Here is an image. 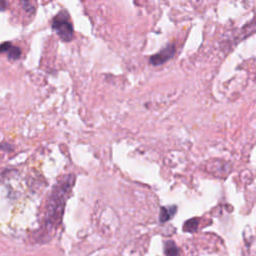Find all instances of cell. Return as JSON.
<instances>
[{
    "instance_id": "6da1fadb",
    "label": "cell",
    "mask_w": 256,
    "mask_h": 256,
    "mask_svg": "<svg viewBox=\"0 0 256 256\" xmlns=\"http://www.w3.org/2000/svg\"><path fill=\"white\" fill-rule=\"evenodd\" d=\"M73 184H74V175H68L65 176L60 183H58L52 190L48 199L44 223L49 232L51 230L57 229L59 226L66 199L69 196Z\"/></svg>"
},
{
    "instance_id": "7a4b0ae2",
    "label": "cell",
    "mask_w": 256,
    "mask_h": 256,
    "mask_svg": "<svg viewBox=\"0 0 256 256\" xmlns=\"http://www.w3.org/2000/svg\"><path fill=\"white\" fill-rule=\"evenodd\" d=\"M51 27L54 32H56L62 41L69 42L73 39L74 30H73V26L70 22V18L67 11L62 10L54 17L51 23Z\"/></svg>"
},
{
    "instance_id": "3957f363",
    "label": "cell",
    "mask_w": 256,
    "mask_h": 256,
    "mask_svg": "<svg viewBox=\"0 0 256 256\" xmlns=\"http://www.w3.org/2000/svg\"><path fill=\"white\" fill-rule=\"evenodd\" d=\"M175 51H176L175 46L173 44H168L167 46H165L163 49H161L158 53H156V54H154L153 56H151L149 62H150V64H152L154 66L162 65L174 56Z\"/></svg>"
},
{
    "instance_id": "277c9868",
    "label": "cell",
    "mask_w": 256,
    "mask_h": 256,
    "mask_svg": "<svg viewBox=\"0 0 256 256\" xmlns=\"http://www.w3.org/2000/svg\"><path fill=\"white\" fill-rule=\"evenodd\" d=\"M1 52L6 53L7 57L11 60H17L21 56L20 48L17 46H13L10 42H3L1 44Z\"/></svg>"
},
{
    "instance_id": "5b68a950",
    "label": "cell",
    "mask_w": 256,
    "mask_h": 256,
    "mask_svg": "<svg viewBox=\"0 0 256 256\" xmlns=\"http://www.w3.org/2000/svg\"><path fill=\"white\" fill-rule=\"evenodd\" d=\"M177 211L176 205H169V206H162L160 208L159 212V222L160 223H165L174 216V214Z\"/></svg>"
},
{
    "instance_id": "8992f818",
    "label": "cell",
    "mask_w": 256,
    "mask_h": 256,
    "mask_svg": "<svg viewBox=\"0 0 256 256\" xmlns=\"http://www.w3.org/2000/svg\"><path fill=\"white\" fill-rule=\"evenodd\" d=\"M164 254H165V256H179V248L174 241H165V243H164Z\"/></svg>"
},
{
    "instance_id": "52a82bcc",
    "label": "cell",
    "mask_w": 256,
    "mask_h": 256,
    "mask_svg": "<svg viewBox=\"0 0 256 256\" xmlns=\"http://www.w3.org/2000/svg\"><path fill=\"white\" fill-rule=\"evenodd\" d=\"M199 224V219L198 218H191L184 223L183 225V231L188 233H193L197 230Z\"/></svg>"
},
{
    "instance_id": "ba28073f",
    "label": "cell",
    "mask_w": 256,
    "mask_h": 256,
    "mask_svg": "<svg viewBox=\"0 0 256 256\" xmlns=\"http://www.w3.org/2000/svg\"><path fill=\"white\" fill-rule=\"evenodd\" d=\"M20 1L22 2V4H23V6H24V9H25L27 12H30V11L33 10V8L31 7V5H29L27 0H20Z\"/></svg>"
},
{
    "instance_id": "9c48e42d",
    "label": "cell",
    "mask_w": 256,
    "mask_h": 256,
    "mask_svg": "<svg viewBox=\"0 0 256 256\" xmlns=\"http://www.w3.org/2000/svg\"><path fill=\"white\" fill-rule=\"evenodd\" d=\"M1 5H2V10H4L6 7V0H1Z\"/></svg>"
}]
</instances>
